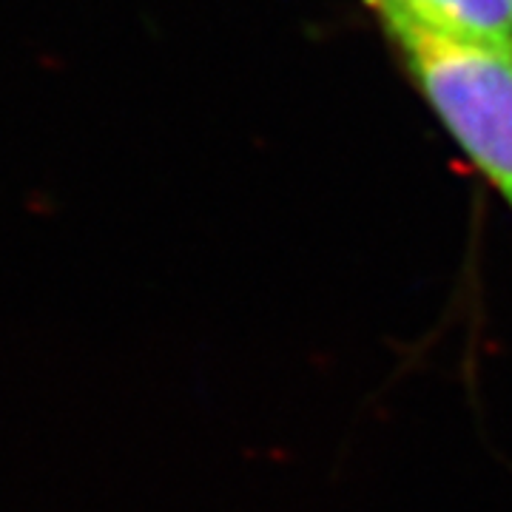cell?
Returning a JSON list of instances; mask_svg holds the SVG:
<instances>
[{
    "mask_svg": "<svg viewBox=\"0 0 512 512\" xmlns=\"http://www.w3.org/2000/svg\"><path fill=\"white\" fill-rule=\"evenodd\" d=\"M407 72L512 211V49L373 6Z\"/></svg>",
    "mask_w": 512,
    "mask_h": 512,
    "instance_id": "obj_1",
    "label": "cell"
},
{
    "mask_svg": "<svg viewBox=\"0 0 512 512\" xmlns=\"http://www.w3.org/2000/svg\"><path fill=\"white\" fill-rule=\"evenodd\" d=\"M393 6L430 26L512 49V0H370Z\"/></svg>",
    "mask_w": 512,
    "mask_h": 512,
    "instance_id": "obj_2",
    "label": "cell"
}]
</instances>
